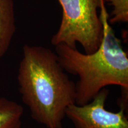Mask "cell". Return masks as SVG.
Wrapping results in <instances>:
<instances>
[{
  "instance_id": "obj_7",
  "label": "cell",
  "mask_w": 128,
  "mask_h": 128,
  "mask_svg": "<svg viewBox=\"0 0 128 128\" xmlns=\"http://www.w3.org/2000/svg\"><path fill=\"white\" fill-rule=\"evenodd\" d=\"M113 7L112 18L108 19L110 24L117 23H128V0H104Z\"/></svg>"
},
{
  "instance_id": "obj_6",
  "label": "cell",
  "mask_w": 128,
  "mask_h": 128,
  "mask_svg": "<svg viewBox=\"0 0 128 128\" xmlns=\"http://www.w3.org/2000/svg\"><path fill=\"white\" fill-rule=\"evenodd\" d=\"M22 106L6 97H0V128H22Z\"/></svg>"
},
{
  "instance_id": "obj_5",
  "label": "cell",
  "mask_w": 128,
  "mask_h": 128,
  "mask_svg": "<svg viewBox=\"0 0 128 128\" xmlns=\"http://www.w3.org/2000/svg\"><path fill=\"white\" fill-rule=\"evenodd\" d=\"M16 30L13 0H0V58L7 52Z\"/></svg>"
},
{
  "instance_id": "obj_2",
  "label": "cell",
  "mask_w": 128,
  "mask_h": 128,
  "mask_svg": "<svg viewBox=\"0 0 128 128\" xmlns=\"http://www.w3.org/2000/svg\"><path fill=\"white\" fill-rule=\"evenodd\" d=\"M104 2V0L102 1L99 14L103 39L95 52L83 54L65 44L55 46V52L64 71L79 78L76 84L78 106L90 103L108 86H118L128 92V54L110 26Z\"/></svg>"
},
{
  "instance_id": "obj_1",
  "label": "cell",
  "mask_w": 128,
  "mask_h": 128,
  "mask_svg": "<svg viewBox=\"0 0 128 128\" xmlns=\"http://www.w3.org/2000/svg\"><path fill=\"white\" fill-rule=\"evenodd\" d=\"M23 52L17 76L22 101L38 124L62 128L67 108L76 104V84L50 49L26 44Z\"/></svg>"
},
{
  "instance_id": "obj_4",
  "label": "cell",
  "mask_w": 128,
  "mask_h": 128,
  "mask_svg": "<svg viewBox=\"0 0 128 128\" xmlns=\"http://www.w3.org/2000/svg\"><path fill=\"white\" fill-rule=\"evenodd\" d=\"M108 92V90L103 88L90 103L71 105L67 108L66 116L76 128H128L125 106H121L118 112L105 108Z\"/></svg>"
},
{
  "instance_id": "obj_3",
  "label": "cell",
  "mask_w": 128,
  "mask_h": 128,
  "mask_svg": "<svg viewBox=\"0 0 128 128\" xmlns=\"http://www.w3.org/2000/svg\"><path fill=\"white\" fill-rule=\"evenodd\" d=\"M103 0H58L62 17L58 30L51 39L54 46L65 44L76 48V43L86 54L98 49L103 39V26L98 10Z\"/></svg>"
}]
</instances>
